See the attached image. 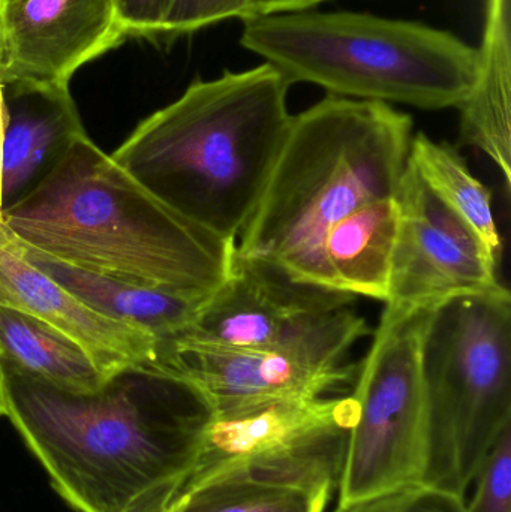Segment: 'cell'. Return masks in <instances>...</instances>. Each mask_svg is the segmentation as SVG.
<instances>
[{"mask_svg": "<svg viewBox=\"0 0 511 512\" xmlns=\"http://www.w3.org/2000/svg\"><path fill=\"white\" fill-rule=\"evenodd\" d=\"M473 486L467 512H511V424L486 454Z\"/></svg>", "mask_w": 511, "mask_h": 512, "instance_id": "obj_21", "label": "cell"}, {"mask_svg": "<svg viewBox=\"0 0 511 512\" xmlns=\"http://www.w3.org/2000/svg\"><path fill=\"white\" fill-rule=\"evenodd\" d=\"M359 366L282 352L225 348L185 334L158 340L155 361L158 369L194 385L215 417L281 400L330 396L356 382Z\"/></svg>", "mask_w": 511, "mask_h": 512, "instance_id": "obj_11", "label": "cell"}, {"mask_svg": "<svg viewBox=\"0 0 511 512\" xmlns=\"http://www.w3.org/2000/svg\"><path fill=\"white\" fill-rule=\"evenodd\" d=\"M2 224L21 245L78 270L198 297L225 282L236 255V242L171 209L87 134L3 210Z\"/></svg>", "mask_w": 511, "mask_h": 512, "instance_id": "obj_2", "label": "cell"}, {"mask_svg": "<svg viewBox=\"0 0 511 512\" xmlns=\"http://www.w3.org/2000/svg\"><path fill=\"white\" fill-rule=\"evenodd\" d=\"M479 75L461 110V141L482 150L511 186L510 0H486Z\"/></svg>", "mask_w": 511, "mask_h": 512, "instance_id": "obj_16", "label": "cell"}, {"mask_svg": "<svg viewBox=\"0 0 511 512\" xmlns=\"http://www.w3.org/2000/svg\"><path fill=\"white\" fill-rule=\"evenodd\" d=\"M248 0H167L159 39L170 42L245 14Z\"/></svg>", "mask_w": 511, "mask_h": 512, "instance_id": "obj_23", "label": "cell"}, {"mask_svg": "<svg viewBox=\"0 0 511 512\" xmlns=\"http://www.w3.org/2000/svg\"><path fill=\"white\" fill-rule=\"evenodd\" d=\"M6 129L3 143V210L26 195L65 152L86 134L66 89L3 84Z\"/></svg>", "mask_w": 511, "mask_h": 512, "instance_id": "obj_14", "label": "cell"}, {"mask_svg": "<svg viewBox=\"0 0 511 512\" xmlns=\"http://www.w3.org/2000/svg\"><path fill=\"white\" fill-rule=\"evenodd\" d=\"M398 231V195L362 207L330 231L321 251V286L387 300Z\"/></svg>", "mask_w": 511, "mask_h": 512, "instance_id": "obj_17", "label": "cell"}, {"mask_svg": "<svg viewBox=\"0 0 511 512\" xmlns=\"http://www.w3.org/2000/svg\"><path fill=\"white\" fill-rule=\"evenodd\" d=\"M128 38L159 39L167 0H116Z\"/></svg>", "mask_w": 511, "mask_h": 512, "instance_id": "obj_24", "label": "cell"}, {"mask_svg": "<svg viewBox=\"0 0 511 512\" xmlns=\"http://www.w3.org/2000/svg\"><path fill=\"white\" fill-rule=\"evenodd\" d=\"M429 310L386 306L374 342L359 366L351 429L338 487V507L423 483L428 418L422 342Z\"/></svg>", "mask_w": 511, "mask_h": 512, "instance_id": "obj_8", "label": "cell"}, {"mask_svg": "<svg viewBox=\"0 0 511 512\" xmlns=\"http://www.w3.org/2000/svg\"><path fill=\"white\" fill-rule=\"evenodd\" d=\"M0 369L6 417L77 512H125L186 478L213 420L194 385L158 367L122 370L87 393Z\"/></svg>", "mask_w": 511, "mask_h": 512, "instance_id": "obj_1", "label": "cell"}, {"mask_svg": "<svg viewBox=\"0 0 511 512\" xmlns=\"http://www.w3.org/2000/svg\"><path fill=\"white\" fill-rule=\"evenodd\" d=\"M0 304L41 319L77 343L105 376L155 367L158 339L108 318L30 264L0 219Z\"/></svg>", "mask_w": 511, "mask_h": 512, "instance_id": "obj_13", "label": "cell"}, {"mask_svg": "<svg viewBox=\"0 0 511 512\" xmlns=\"http://www.w3.org/2000/svg\"><path fill=\"white\" fill-rule=\"evenodd\" d=\"M327 0H248L242 20L308 11Z\"/></svg>", "mask_w": 511, "mask_h": 512, "instance_id": "obj_26", "label": "cell"}, {"mask_svg": "<svg viewBox=\"0 0 511 512\" xmlns=\"http://www.w3.org/2000/svg\"><path fill=\"white\" fill-rule=\"evenodd\" d=\"M0 366L63 390L87 393L107 376L81 346L41 319L0 304Z\"/></svg>", "mask_w": 511, "mask_h": 512, "instance_id": "obj_18", "label": "cell"}, {"mask_svg": "<svg viewBox=\"0 0 511 512\" xmlns=\"http://www.w3.org/2000/svg\"><path fill=\"white\" fill-rule=\"evenodd\" d=\"M126 38L116 0H0V83L66 89Z\"/></svg>", "mask_w": 511, "mask_h": 512, "instance_id": "obj_12", "label": "cell"}, {"mask_svg": "<svg viewBox=\"0 0 511 512\" xmlns=\"http://www.w3.org/2000/svg\"><path fill=\"white\" fill-rule=\"evenodd\" d=\"M183 480L170 481L149 490L137 499L125 512H177L180 501L176 498L177 490L182 486Z\"/></svg>", "mask_w": 511, "mask_h": 512, "instance_id": "obj_25", "label": "cell"}, {"mask_svg": "<svg viewBox=\"0 0 511 512\" xmlns=\"http://www.w3.org/2000/svg\"><path fill=\"white\" fill-rule=\"evenodd\" d=\"M356 298L297 282L273 265L236 254L225 282L179 334L225 348L344 363L348 351L371 334L351 307Z\"/></svg>", "mask_w": 511, "mask_h": 512, "instance_id": "obj_9", "label": "cell"}, {"mask_svg": "<svg viewBox=\"0 0 511 512\" xmlns=\"http://www.w3.org/2000/svg\"><path fill=\"white\" fill-rule=\"evenodd\" d=\"M176 498L177 512H324L300 490L254 481H215Z\"/></svg>", "mask_w": 511, "mask_h": 512, "instance_id": "obj_20", "label": "cell"}, {"mask_svg": "<svg viewBox=\"0 0 511 512\" xmlns=\"http://www.w3.org/2000/svg\"><path fill=\"white\" fill-rule=\"evenodd\" d=\"M428 418L423 483L465 498L511 424V297L453 298L429 310L422 342Z\"/></svg>", "mask_w": 511, "mask_h": 512, "instance_id": "obj_6", "label": "cell"}, {"mask_svg": "<svg viewBox=\"0 0 511 512\" xmlns=\"http://www.w3.org/2000/svg\"><path fill=\"white\" fill-rule=\"evenodd\" d=\"M240 44L290 86L420 110L459 108L479 75V50L455 33L363 12H293L246 20Z\"/></svg>", "mask_w": 511, "mask_h": 512, "instance_id": "obj_5", "label": "cell"}, {"mask_svg": "<svg viewBox=\"0 0 511 512\" xmlns=\"http://www.w3.org/2000/svg\"><path fill=\"white\" fill-rule=\"evenodd\" d=\"M359 403L351 396L291 399L210 421L177 496L239 480L306 493L326 512L338 492Z\"/></svg>", "mask_w": 511, "mask_h": 512, "instance_id": "obj_7", "label": "cell"}, {"mask_svg": "<svg viewBox=\"0 0 511 512\" xmlns=\"http://www.w3.org/2000/svg\"><path fill=\"white\" fill-rule=\"evenodd\" d=\"M6 129V104H5V87L0 83V219L3 215V189H2V173H3V143H5Z\"/></svg>", "mask_w": 511, "mask_h": 512, "instance_id": "obj_27", "label": "cell"}, {"mask_svg": "<svg viewBox=\"0 0 511 512\" xmlns=\"http://www.w3.org/2000/svg\"><path fill=\"white\" fill-rule=\"evenodd\" d=\"M408 161L429 189L470 225L500 262L503 240L495 224L491 191L468 170L464 158L449 144L437 143L419 132L411 138Z\"/></svg>", "mask_w": 511, "mask_h": 512, "instance_id": "obj_19", "label": "cell"}, {"mask_svg": "<svg viewBox=\"0 0 511 512\" xmlns=\"http://www.w3.org/2000/svg\"><path fill=\"white\" fill-rule=\"evenodd\" d=\"M333 512H467V502L455 493L417 483Z\"/></svg>", "mask_w": 511, "mask_h": 512, "instance_id": "obj_22", "label": "cell"}, {"mask_svg": "<svg viewBox=\"0 0 511 512\" xmlns=\"http://www.w3.org/2000/svg\"><path fill=\"white\" fill-rule=\"evenodd\" d=\"M290 87L269 63L194 81L111 158L171 209L237 243L287 138Z\"/></svg>", "mask_w": 511, "mask_h": 512, "instance_id": "obj_3", "label": "cell"}, {"mask_svg": "<svg viewBox=\"0 0 511 512\" xmlns=\"http://www.w3.org/2000/svg\"><path fill=\"white\" fill-rule=\"evenodd\" d=\"M411 138V116L384 102L329 95L293 116L236 254L321 286L324 240L362 207L398 195Z\"/></svg>", "mask_w": 511, "mask_h": 512, "instance_id": "obj_4", "label": "cell"}, {"mask_svg": "<svg viewBox=\"0 0 511 512\" xmlns=\"http://www.w3.org/2000/svg\"><path fill=\"white\" fill-rule=\"evenodd\" d=\"M0 417H6L5 390H3L2 369H0Z\"/></svg>", "mask_w": 511, "mask_h": 512, "instance_id": "obj_28", "label": "cell"}, {"mask_svg": "<svg viewBox=\"0 0 511 512\" xmlns=\"http://www.w3.org/2000/svg\"><path fill=\"white\" fill-rule=\"evenodd\" d=\"M500 262L447 207L410 161L398 191V231L386 306L432 310L453 298L504 288Z\"/></svg>", "mask_w": 511, "mask_h": 512, "instance_id": "obj_10", "label": "cell"}, {"mask_svg": "<svg viewBox=\"0 0 511 512\" xmlns=\"http://www.w3.org/2000/svg\"><path fill=\"white\" fill-rule=\"evenodd\" d=\"M9 233V231H8ZM14 239V237H12ZM15 240V239H14ZM17 243L24 258L96 312L149 331L158 340L191 327L209 297L143 288L78 270Z\"/></svg>", "mask_w": 511, "mask_h": 512, "instance_id": "obj_15", "label": "cell"}]
</instances>
